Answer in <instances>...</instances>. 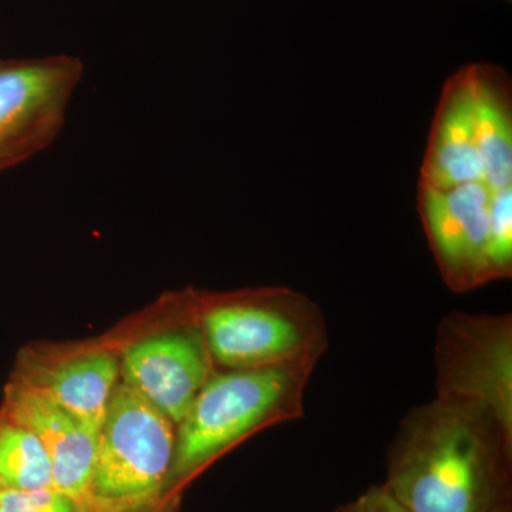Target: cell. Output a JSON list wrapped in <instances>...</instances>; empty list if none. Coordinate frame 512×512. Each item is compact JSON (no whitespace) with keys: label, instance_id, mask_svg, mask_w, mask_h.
Wrapping results in <instances>:
<instances>
[{"label":"cell","instance_id":"1","mask_svg":"<svg viewBox=\"0 0 512 512\" xmlns=\"http://www.w3.org/2000/svg\"><path fill=\"white\" fill-rule=\"evenodd\" d=\"M383 484L410 512H491L512 501V430L481 403L436 394L404 414Z\"/></svg>","mask_w":512,"mask_h":512},{"label":"cell","instance_id":"2","mask_svg":"<svg viewBox=\"0 0 512 512\" xmlns=\"http://www.w3.org/2000/svg\"><path fill=\"white\" fill-rule=\"evenodd\" d=\"M312 367L217 370L175 431L167 497L256 431L302 419Z\"/></svg>","mask_w":512,"mask_h":512},{"label":"cell","instance_id":"3","mask_svg":"<svg viewBox=\"0 0 512 512\" xmlns=\"http://www.w3.org/2000/svg\"><path fill=\"white\" fill-rule=\"evenodd\" d=\"M194 299L198 325L217 370L316 369L329 348L322 309L295 289L265 286Z\"/></svg>","mask_w":512,"mask_h":512},{"label":"cell","instance_id":"4","mask_svg":"<svg viewBox=\"0 0 512 512\" xmlns=\"http://www.w3.org/2000/svg\"><path fill=\"white\" fill-rule=\"evenodd\" d=\"M174 450L173 421L119 382L97 439L90 512L143 511L171 498L167 484Z\"/></svg>","mask_w":512,"mask_h":512},{"label":"cell","instance_id":"5","mask_svg":"<svg viewBox=\"0 0 512 512\" xmlns=\"http://www.w3.org/2000/svg\"><path fill=\"white\" fill-rule=\"evenodd\" d=\"M436 394L483 404L512 430L511 313L451 312L434 343Z\"/></svg>","mask_w":512,"mask_h":512},{"label":"cell","instance_id":"6","mask_svg":"<svg viewBox=\"0 0 512 512\" xmlns=\"http://www.w3.org/2000/svg\"><path fill=\"white\" fill-rule=\"evenodd\" d=\"M83 73L74 56L0 59V173L55 143Z\"/></svg>","mask_w":512,"mask_h":512},{"label":"cell","instance_id":"7","mask_svg":"<svg viewBox=\"0 0 512 512\" xmlns=\"http://www.w3.org/2000/svg\"><path fill=\"white\" fill-rule=\"evenodd\" d=\"M491 190L484 183L439 188L417 185V211L441 278L453 292L485 281Z\"/></svg>","mask_w":512,"mask_h":512},{"label":"cell","instance_id":"8","mask_svg":"<svg viewBox=\"0 0 512 512\" xmlns=\"http://www.w3.org/2000/svg\"><path fill=\"white\" fill-rule=\"evenodd\" d=\"M215 372L197 315L190 323L138 339L120 359L121 382L177 426Z\"/></svg>","mask_w":512,"mask_h":512},{"label":"cell","instance_id":"9","mask_svg":"<svg viewBox=\"0 0 512 512\" xmlns=\"http://www.w3.org/2000/svg\"><path fill=\"white\" fill-rule=\"evenodd\" d=\"M119 377L120 360L109 350L49 353L36 346L19 353L10 380L45 393L99 436Z\"/></svg>","mask_w":512,"mask_h":512},{"label":"cell","instance_id":"10","mask_svg":"<svg viewBox=\"0 0 512 512\" xmlns=\"http://www.w3.org/2000/svg\"><path fill=\"white\" fill-rule=\"evenodd\" d=\"M0 413L35 434L49 458L53 487L90 512V481L99 436L45 393L13 380L3 390Z\"/></svg>","mask_w":512,"mask_h":512},{"label":"cell","instance_id":"11","mask_svg":"<svg viewBox=\"0 0 512 512\" xmlns=\"http://www.w3.org/2000/svg\"><path fill=\"white\" fill-rule=\"evenodd\" d=\"M420 183L439 190L484 183L473 121L471 67H461L448 77L437 104Z\"/></svg>","mask_w":512,"mask_h":512},{"label":"cell","instance_id":"12","mask_svg":"<svg viewBox=\"0 0 512 512\" xmlns=\"http://www.w3.org/2000/svg\"><path fill=\"white\" fill-rule=\"evenodd\" d=\"M473 121L484 184L491 190L512 187L511 80L501 67L470 64Z\"/></svg>","mask_w":512,"mask_h":512},{"label":"cell","instance_id":"13","mask_svg":"<svg viewBox=\"0 0 512 512\" xmlns=\"http://www.w3.org/2000/svg\"><path fill=\"white\" fill-rule=\"evenodd\" d=\"M0 487L32 491L53 487L52 468L39 439L0 413Z\"/></svg>","mask_w":512,"mask_h":512},{"label":"cell","instance_id":"14","mask_svg":"<svg viewBox=\"0 0 512 512\" xmlns=\"http://www.w3.org/2000/svg\"><path fill=\"white\" fill-rule=\"evenodd\" d=\"M512 275V187L493 190L490 200V228L485 251L487 284Z\"/></svg>","mask_w":512,"mask_h":512},{"label":"cell","instance_id":"15","mask_svg":"<svg viewBox=\"0 0 512 512\" xmlns=\"http://www.w3.org/2000/svg\"><path fill=\"white\" fill-rule=\"evenodd\" d=\"M0 512H87L82 504L55 487L43 490H3Z\"/></svg>","mask_w":512,"mask_h":512},{"label":"cell","instance_id":"16","mask_svg":"<svg viewBox=\"0 0 512 512\" xmlns=\"http://www.w3.org/2000/svg\"><path fill=\"white\" fill-rule=\"evenodd\" d=\"M333 512H410L402 503H399L396 497L386 485L377 484L367 488L355 500L340 505Z\"/></svg>","mask_w":512,"mask_h":512},{"label":"cell","instance_id":"17","mask_svg":"<svg viewBox=\"0 0 512 512\" xmlns=\"http://www.w3.org/2000/svg\"><path fill=\"white\" fill-rule=\"evenodd\" d=\"M175 504H177V500H173V498H164L160 504L147 508V510L137 512H174Z\"/></svg>","mask_w":512,"mask_h":512},{"label":"cell","instance_id":"18","mask_svg":"<svg viewBox=\"0 0 512 512\" xmlns=\"http://www.w3.org/2000/svg\"><path fill=\"white\" fill-rule=\"evenodd\" d=\"M491 512H512V501H508V503L498 505V507Z\"/></svg>","mask_w":512,"mask_h":512},{"label":"cell","instance_id":"19","mask_svg":"<svg viewBox=\"0 0 512 512\" xmlns=\"http://www.w3.org/2000/svg\"><path fill=\"white\" fill-rule=\"evenodd\" d=\"M2 491H3V488H2V487H0V494H2Z\"/></svg>","mask_w":512,"mask_h":512}]
</instances>
